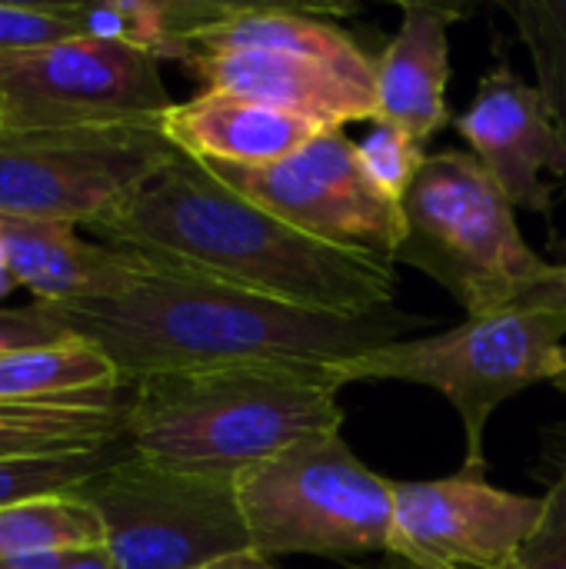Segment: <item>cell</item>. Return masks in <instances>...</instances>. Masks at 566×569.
<instances>
[{
    "label": "cell",
    "mask_w": 566,
    "mask_h": 569,
    "mask_svg": "<svg viewBox=\"0 0 566 569\" xmlns=\"http://www.w3.org/2000/svg\"><path fill=\"white\" fill-rule=\"evenodd\" d=\"M90 230L153 267L280 303L330 313L394 307L390 260L290 227L187 153H173Z\"/></svg>",
    "instance_id": "6da1fadb"
},
{
    "label": "cell",
    "mask_w": 566,
    "mask_h": 569,
    "mask_svg": "<svg viewBox=\"0 0 566 569\" xmlns=\"http://www.w3.org/2000/svg\"><path fill=\"white\" fill-rule=\"evenodd\" d=\"M57 313L113 363L123 387L227 367H334L420 327V317L397 307L310 310L163 267L113 297L60 303Z\"/></svg>",
    "instance_id": "7a4b0ae2"
},
{
    "label": "cell",
    "mask_w": 566,
    "mask_h": 569,
    "mask_svg": "<svg viewBox=\"0 0 566 569\" xmlns=\"http://www.w3.org/2000/svg\"><path fill=\"white\" fill-rule=\"evenodd\" d=\"M330 367H227L130 387L123 450L183 473L240 477L304 440L340 433Z\"/></svg>",
    "instance_id": "3957f363"
},
{
    "label": "cell",
    "mask_w": 566,
    "mask_h": 569,
    "mask_svg": "<svg viewBox=\"0 0 566 569\" xmlns=\"http://www.w3.org/2000/svg\"><path fill=\"white\" fill-rule=\"evenodd\" d=\"M566 320L540 310H497L464 323L397 340L360 357L340 360L330 373L347 383H417L437 390L464 423V473L487 477L484 437L494 413L517 393L554 383L564 357Z\"/></svg>",
    "instance_id": "277c9868"
},
{
    "label": "cell",
    "mask_w": 566,
    "mask_h": 569,
    "mask_svg": "<svg viewBox=\"0 0 566 569\" xmlns=\"http://www.w3.org/2000/svg\"><path fill=\"white\" fill-rule=\"evenodd\" d=\"M514 210L474 153H430L404 197L394 263L427 273L467 317L507 310L550 267L527 247Z\"/></svg>",
    "instance_id": "5b68a950"
},
{
    "label": "cell",
    "mask_w": 566,
    "mask_h": 569,
    "mask_svg": "<svg viewBox=\"0 0 566 569\" xmlns=\"http://www.w3.org/2000/svg\"><path fill=\"white\" fill-rule=\"evenodd\" d=\"M250 547L277 557L390 550L397 483L374 473L340 433L304 440L237 477Z\"/></svg>",
    "instance_id": "8992f818"
},
{
    "label": "cell",
    "mask_w": 566,
    "mask_h": 569,
    "mask_svg": "<svg viewBox=\"0 0 566 569\" xmlns=\"http://www.w3.org/2000/svg\"><path fill=\"white\" fill-rule=\"evenodd\" d=\"M77 497L97 513L117 569H197L254 553L237 477L183 473L120 450Z\"/></svg>",
    "instance_id": "52a82bcc"
},
{
    "label": "cell",
    "mask_w": 566,
    "mask_h": 569,
    "mask_svg": "<svg viewBox=\"0 0 566 569\" xmlns=\"http://www.w3.org/2000/svg\"><path fill=\"white\" fill-rule=\"evenodd\" d=\"M173 153L160 123L0 130V217L97 227Z\"/></svg>",
    "instance_id": "ba28073f"
},
{
    "label": "cell",
    "mask_w": 566,
    "mask_h": 569,
    "mask_svg": "<svg viewBox=\"0 0 566 569\" xmlns=\"http://www.w3.org/2000/svg\"><path fill=\"white\" fill-rule=\"evenodd\" d=\"M173 107L147 50L67 37L0 53V130L160 123Z\"/></svg>",
    "instance_id": "9c48e42d"
},
{
    "label": "cell",
    "mask_w": 566,
    "mask_h": 569,
    "mask_svg": "<svg viewBox=\"0 0 566 569\" xmlns=\"http://www.w3.org/2000/svg\"><path fill=\"white\" fill-rule=\"evenodd\" d=\"M207 167L240 197L317 240L364 250L390 263L400 250L404 207L370 180L357 143L344 130H324L270 167Z\"/></svg>",
    "instance_id": "30bf717a"
},
{
    "label": "cell",
    "mask_w": 566,
    "mask_h": 569,
    "mask_svg": "<svg viewBox=\"0 0 566 569\" xmlns=\"http://www.w3.org/2000/svg\"><path fill=\"white\" fill-rule=\"evenodd\" d=\"M547 527V497L507 493L480 473L397 483L390 557L407 569H497Z\"/></svg>",
    "instance_id": "8fae6325"
},
{
    "label": "cell",
    "mask_w": 566,
    "mask_h": 569,
    "mask_svg": "<svg viewBox=\"0 0 566 569\" xmlns=\"http://www.w3.org/2000/svg\"><path fill=\"white\" fill-rule=\"evenodd\" d=\"M457 130L514 207L554 217L547 170L557 173L560 143L537 83H527L504 60L494 63L457 117Z\"/></svg>",
    "instance_id": "7c38bea8"
},
{
    "label": "cell",
    "mask_w": 566,
    "mask_h": 569,
    "mask_svg": "<svg viewBox=\"0 0 566 569\" xmlns=\"http://www.w3.org/2000/svg\"><path fill=\"white\" fill-rule=\"evenodd\" d=\"M187 70L203 80V90H227L297 113L320 130H344L354 120L377 117V90L357 83L310 57L277 50H214L190 53Z\"/></svg>",
    "instance_id": "4fadbf2b"
},
{
    "label": "cell",
    "mask_w": 566,
    "mask_h": 569,
    "mask_svg": "<svg viewBox=\"0 0 566 569\" xmlns=\"http://www.w3.org/2000/svg\"><path fill=\"white\" fill-rule=\"evenodd\" d=\"M0 243L17 287L53 307L113 297L153 270V263L140 253L90 243L73 223L63 220L0 217Z\"/></svg>",
    "instance_id": "5bb4252c"
},
{
    "label": "cell",
    "mask_w": 566,
    "mask_h": 569,
    "mask_svg": "<svg viewBox=\"0 0 566 569\" xmlns=\"http://www.w3.org/2000/svg\"><path fill=\"white\" fill-rule=\"evenodd\" d=\"M457 17V7L404 3L397 33L374 60V120L400 127L424 147L450 123V23Z\"/></svg>",
    "instance_id": "9a60e30c"
},
{
    "label": "cell",
    "mask_w": 566,
    "mask_h": 569,
    "mask_svg": "<svg viewBox=\"0 0 566 569\" xmlns=\"http://www.w3.org/2000/svg\"><path fill=\"white\" fill-rule=\"evenodd\" d=\"M163 137L200 163L270 167L307 147L317 123L227 90H200L160 117Z\"/></svg>",
    "instance_id": "2e32d148"
},
{
    "label": "cell",
    "mask_w": 566,
    "mask_h": 569,
    "mask_svg": "<svg viewBox=\"0 0 566 569\" xmlns=\"http://www.w3.org/2000/svg\"><path fill=\"white\" fill-rule=\"evenodd\" d=\"M190 53L214 50H277L310 57L357 83L374 87V60L364 47L320 10L277 3H217V13L187 37Z\"/></svg>",
    "instance_id": "e0dca14e"
},
{
    "label": "cell",
    "mask_w": 566,
    "mask_h": 569,
    "mask_svg": "<svg viewBox=\"0 0 566 569\" xmlns=\"http://www.w3.org/2000/svg\"><path fill=\"white\" fill-rule=\"evenodd\" d=\"M127 400L120 393L80 403H0V457L93 453L123 447Z\"/></svg>",
    "instance_id": "ac0fdd59"
},
{
    "label": "cell",
    "mask_w": 566,
    "mask_h": 569,
    "mask_svg": "<svg viewBox=\"0 0 566 569\" xmlns=\"http://www.w3.org/2000/svg\"><path fill=\"white\" fill-rule=\"evenodd\" d=\"M120 390L113 363L80 337L0 353V403H80Z\"/></svg>",
    "instance_id": "d6986e66"
},
{
    "label": "cell",
    "mask_w": 566,
    "mask_h": 569,
    "mask_svg": "<svg viewBox=\"0 0 566 569\" xmlns=\"http://www.w3.org/2000/svg\"><path fill=\"white\" fill-rule=\"evenodd\" d=\"M103 547L97 513L77 497H40L0 510V560Z\"/></svg>",
    "instance_id": "ffe728a7"
},
{
    "label": "cell",
    "mask_w": 566,
    "mask_h": 569,
    "mask_svg": "<svg viewBox=\"0 0 566 569\" xmlns=\"http://www.w3.org/2000/svg\"><path fill=\"white\" fill-rule=\"evenodd\" d=\"M70 17L80 37L127 43L153 53L157 60L187 63L190 50L177 23V0H103L70 3Z\"/></svg>",
    "instance_id": "44dd1931"
},
{
    "label": "cell",
    "mask_w": 566,
    "mask_h": 569,
    "mask_svg": "<svg viewBox=\"0 0 566 569\" xmlns=\"http://www.w3.org/2000/svg\"><path fill=\"white\" fill-rule=\"evenodd\" d=\"M507 13L517 23V37L530 53L537 90L554 120L560 163L557 177L566 187V0H524L507 3Z\"/></svg>",
    "instance_id": "7402d4cb"
},
{
    "label": "cell",
    "mask_w": 566,
    "mask_h": 569,
    "mask_svg": "<svg viewBox=\"0 0 566 569\" xmlns=\"http://www.w3.org/2000/svg\"><path fill=\"white\" fill-rule=\"evenodd\" d=\"M123 447L93 453H40V457H0V510L40 497L77 493L93 480Z\"/></svg>",
    "instance_id": "603a6c76"
},
{
    "label": "cell",
    "mask_w": 566,
    "mask_h": 569,
    "mask_svg": "<svg viewBox=\"0 0 566 569\" xmlns=\"http://www.w3.org/2000/svg\"><path fill=\"white\" fill-rule=\"evenodd\" d=\"M357 153H360L370 180L400 207L430 157L420 140H414L410 133H404L400 127L384 123V120H370V130L357 143Z\"/></svg>",
    "instance_id": "cb8c5ba5"
},
{
    "label": "cell",
    "mask_w": 566,
    "mask_h": 569,
    "mask_svg": "<svg viewBox=\"0 0 566 569\" xmlns=\"http://www.w3.org/2000/svg\"><path fill=\"white\" fill-rule=\"evenodd\" d=\"M80 37L70 3H0V53Z\"/></svg>",
    "instance_id": "d4e9b609"
},
{
    "label": "cell",
    "mask_w": 566,
    "mask_h": 569,
    "mask_svg": "<svg viewBox=\"0 0 566 569\" xmlns=\"http://www.w3.org/2000/svg\"><path fill=\"white\" fill-rule=\"evenodd\" d=\"M73 333L60 320L57 307L30 300L27 307H10L0 310V353L10 350H27V347H47L70 340Z\"/></svg>",
    "instance_id": "484cf974"
},
{
    "label": "cell",
    "mask_w": 566,
    "mask_h": 569,
    "mask_svg": "<svg viewBox=\"0 0 566 569\" xmlns=\"http://www.w3.org/2000/svg\"><path fill=\"white\" fill-rule=\"evenodd\" d=\"M497 569H566V520H550L547 513V527Z\"/></svg>",
    "instance_id": "4316f807"
},
{
    "label": "cell",
    "mask_w": 566,
    "mask_h": 569,
    "mask_svg": "<svg viewBox=\"0 0 566 569\" xmlns=\"http://www.w3.org/2000/svg\"><path fill=\"white\" fill-rule=\"evenodd\" d=\"M517 310H540V313H554L566 320V267H547L514 303Z\"/></svg>",
    "instance_id": "83f0119b"
},
{
    "label": "cell",
    "mask_w": 566,
    "mask_h": 569,
    "mask_svg": "<svg viewBox=\"0 0 566 569\" xmlns=\"http://www.w3.org/2000/svg\"><path fill=\"white\" fill-rule=\"evenodd\" d=\"M0 569H117L103 547L97 550H70V553H37L0 560Z\"/></svg>",
    "instance_id": "f1b7e54d"
},
{
    "label": "cell",
    "mask_w": 566,
    "mask_h": 569,
    "mask_svg": "<svg viewBox=\"0 0 566 569\" xmlns=\"http://www.w3.org/2000/svg\"><path fill=\"white\" fill-rule=\"evenodd\" d=\"M547 463L554 467V483L544 493L550 520H566V423H557L547 437Z\"/></svg>",
    "instance_id": "f546056e"
},
{
    "label": "cell",
    "mask_w": 566,
    "mask_h": 569,
    "mask_svg": "<svg viewBox=\"0 0 566 569\" xmlns=\"http://www.w3.org/2000/svg\"><path fill=\"white\" fill-rule=\"evenodd\" d=\"M197 569H277L270 560L257 557V553H240V557H227V560H217V563H207V567Z\"/></svg>",
    "instance_id": "4dcf8cb0"
},
{
    "label": "cell",
    "mask_w": 566,
    "mask_h": 569,
    "mask_svg": "<svg viewBox=\"0 0 566 569\" xmlns=\"http://www.w3.org/2000/svg\"><path fill=\"white\" fill-rule=\"evenodd\" d=\"M13 287H17V280H13V273H10V260H7V250H3V243H0V297H7Z\"/></svg>",
    "instance_id": "1f68e13d"
},
{
    "label": "cell",
    "mask_w": 566,
    "mask_h": 569,
    "mask_svg": "<svg viewBox=\"0 0 566 569\" xmlns=\"http://www.w3.org/2000/svg\"><path fill=\"white\" fill-rule=\"evenodd\" d=\"M554 387L566 393V347H564V357H560V370H557V377H554Z\"/></svg>",
    "instance_id": "d6a6232c"
},
{
    "label": "cell",
    "mask_w": 566,
    "mask_h": 569,
    "mask_svg": "<svg viewBox=\"0 0 566 569\" xmlns=\"http://www.w3.org/2000/svg\"><path fill=\"white\" fill-rule=\"evenodd\" d=\"M350 569H364V567H350Z\"/></svg>",
    "instance_id": "836d02e7"
}]
</instances>
